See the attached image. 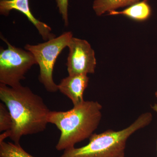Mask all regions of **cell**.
Listing matches in <instances>:
<instances>
[{
  "instance_id": "obj_1",
  "label": "cell",
  "mask_w": 157,
  "mask_h": 157,
  "mask_svg": "<svg viewBox=\"0 0 157 157\" xmlns=\"http://www.w3.org/2000/svg\"><path fill=\"white\" fill-rule=\"evenodd\" d=\"M0 99L11 114L12 124L9 137L20 144L23 136L45 131L50 110L40 96L21 85L10 87L0 83Z\"/></svg>"
},
{
  "instance_id": "obj_2",
  "label": "cell",
  "mask_w": 157,
  "mask_h": 157,
  "mask_svg": "<svg viewBox=\"0 0 157 157\" xmlns=\"http://www.w3.org/2000/svg\"><path fill=\"white\" fill-rule=\"evenodd\" d=\"M102 109L98 101H84L68 111H50L48 123L55 125L60 132L57 150L73 148L76 144L89 138L100 123Z\"/></svg>"
},
{
  "instance_id": "obj_3",
  "label": "cell",
  "mask_w": 157,
  "mask_h": 157,
  "mask_svg": "<svg viewBox=\"0 0 157 157\" xmlns=\"http://www.w3.org/2000/svg\"><path fill=\"white\" fill-rule=\"evenodd\" d=\"M153 120L151 113H142L126 128L119 131L108 130L94 134L85 146L64 151L59 157H120L124 155L127 140L138 130L147 126Z\"/></svg>"
},
{
  "instance_id": "obj_4",
  "label": "cell",
  "mask_w": 157,
  "mask_h": 157,
  "mask_svg": "<svg viewBox=\"0 0 157 157\" xmlns=\"http://www.w3.org/2000/svg\"><path fill=\"white\" fill-rule=\"evenodd\" d=\"M73 37L71 32H65L43 43L35 45L26 44L25 46V50L30 52L35 57L40 70L39 81L48 92L59 90L58 85L53 80L54 67L58 57L63 49L68 47Z\"/></svg>"
},
{
  "instance_id": "obj_5",
  "label": "cell",
  "mask_w": 157,
  "mask_h": 157,
  "mask_svg": "<svg viewBox=\"0 0 157 157\" xmlns=\"http://www.w3.org/2000/svg\"><path fill=\"white\" fill-rule=\"evenodd\" d=\"M1 39L8 48H0V82L10 87L21 85V81L33 65L37 64L33 55L30 52L11 45L6 38Z\"/></svg>"
},
{
  "instance_id": "obj_6",
  "label": "cell",
  "mask_w": 157,
  "mask_h": 157,
  "mask_svg": "<svg viewBox=\"0 0 157 157\" xmlns=\"http://www.w3.org/2000/svg\"><path fill=\"white\" fill-rule=\"evenodd\" d=\"M68 47L66 65L69 75L94 73L97 65L95 52L87 41L73 37Z\"/></svg>"
},
{
  "instance_id": "obj_7",
  "label": "cell",
  "mask_w": 157,
  "mask_h": 157,
  "mask_svg": "<svg viewBox=\"0 0 157 157\" xmlns=\"http://www.w3.org/2000/svg\"><path fill=\"white\" fill-rule=\"evenodd\" d=\"M12 10H16L24 14L38 30L44 41L55 38L56 35L52 33L50 26L34 17L31 11L29 0H0L1 14L8 16Z\"/></svg>"
},
{
  "instance_id": "obj_8",
  "label": "cell",
  "mask_w": 157,
  "mask_h": 157,
  "mask_svg": "<svg viewBox=\"0 0 157 157\" xmlns=\"http://www.w3.org/2000/svg\"><path fill=\"white\" fill-rule=\"evenodd\" d=\"M89 78L86 74L70 75L63 78L58 85L59 90L71 100L73 106L85 101L83 94L87 88Z\"/></svg>"
},
{
  "instance_id": "obj_9",
  "label": "cell",
  "mask_w": 157,
  "mask_h": 157,
  "mask_svg": "<svg viewBox=\"0 0 157 157\" xmlns=\"http://www.w3.org/2000/svg\"><path fill=\"white\" fill-rule=\"evenodd\" d=\"M148 0H143L141 2L133 4L122 11L115 10L109 11V15H123L136 21H142L148 19L151 14V6L147 3Z\"/></svg>"
},
{
  "instance_id": "obj_10",
  "label": "cell",
  "mask_w": 157,
  "mask_h": 157,
  "mask_svg": "<svg viewBox=\"0 0 157 157\" xmlns=\"http://www.w3.org/2000/svg\"><path fill=\"white\" fill-rule=\"evenodd\" d=\"M140 0H95L93 8L98 16L119 8L131 6Z\"/></svg>"
},
{
  "instance_id": "obj_11",
  "label": "cell",
  "mask_w": 157,
  "mask_h": 157,
  "mask_svg": "<svg viewBox=\"0 0 157 157\" xmlns=\"http://www.w3.org/2000/svg\"><path fill=\"white\" fill-rule=\"evenodd\" d=\"M0 157H35L17 144L3 141L0 142Z\"/></svg>"
},
{
  "instance_id": "obj_12",
  "label": "cell",
  "mask_w": 157,
  "mask_h": 157,
  "mask_svg": "<svg viewBox=\"0 0 157 157\" xmlns=\"http://www.w3.org/2000/svg\"><path fill=\"white\" fill-rule=\"evenodd\" d=\"M12 118L9 109L4 103L0 104V132H6L11 129Z\"/></svg>"
},
{
  "instance_id": "obj_13",
  "label": "cell",
  "mask_w": 157,
  "mask_h": 157,
  "mask_svg": "<svg viewBox=\"0 0 157 157\" xmlns=\"http://www.w3.org/2000/svg\"><path fill=\"white\" fill-rule=\"evenodd\" d=\"M57 7L58 8L60 14L62 15L64 25L66 26L69 25L68 17V6L69 0H56Z\"/></svg>"
},
{
  "instance_id": "obj_14",
  "label": "cell",
  "mask_w": 157,
  "mask_h": 157,
  "mask_svg": "<svg viewBox=\"0 0 157 157\" xmlns=\"http://www.w3.org/2000/svg\"><path fill=\"white\" fill-rule=\"evenodd\" d=\"M151 109L157 114V104H155L152 106H151Z\"/></svg>"
},
{
  "instance_id": "obj_15",
  "label": "cell",
  "mask_w": 157,
  "mask_h": 157,
  "mask_svg": "<svg viewBox=\"0 0 157 157\" xmlns=\"http://www.w3.org/2000/svg\"><path fill=\"white\" fill-rule=\"evenodd\" d=\"M155 95L156 97L157 98V91L155 93Z\"/></svg>"
},
{
  "instance_id": "obj_16",
  "label": "cell",
  "mask_w": 157,
  "mask_h": 157,
  "mask_svg": "<svg viewBox=\"0 0 157 157\" xmlns=\"http://www.w3.org/2000/svg\"><path fill=\"white\" fill-rule=\"evenodd\" d=\"M120 157H124V155L121 156Z\"/></svg>"
},
{
  "instance_id": "obj_17",
  "label": "cell",
  "mask_w": 157,
  "mask_h": 157,
  "mask_svg": "<svg viewBox=\"0 0 157 157\" xmlns=\"http://www.w3.org/2000/svg\"></svg>"
}]
</instances>
